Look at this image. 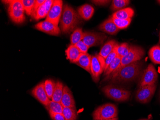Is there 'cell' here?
I'll return each instance as SVG.
<instances>
[{
    "mask_svg": "<svg viewBox=\"0 0 160 120\" xmlns=\"http://www.w3.org/2000/svg\"><path fill=\"white\" fill-rule=\"evenodd\" d=\"M45 1L46 0H36L32 13H34L38 9L41 5H42L43 3H44Z\"/></svg>",
    "mask_w": 160,
    "mask_h": 120,
    "instance_id": "obj_37",
    "label": "cell"
},
{
    "mask_svg": "<svg viewBox=\"0 0 160 120\" xmlns=\"http://www.w3.org/2000/svg\"><path fill=\"white\" fill-rule=\"evenodd\" d=\"M99 29L103 32L112 35L117 34L119 30V29L113 22L111 17L100 25Z\"/></svg>",
    "mask_w": 160,
    "mask_h": 120,
    "instance_id": "obj_15",
    "label": "cell"
},
{
    "mask_svg": "<svg viewBox=\"0 0 160 120\" xmlns=\"http://www.w3.org/2000/svg\"><path fill=\"white\" fill-rule=\"evenodd\" d=\"M117 44V43L116 41L113 39L107 41L102 47L99 55L106 60L107 57L112 52Z\"/></svg>",
    "mask_w": 160,
    "mask_h": 120,
    "instance_id": "obj_21",
    "label": "cell"
},
{
    "mask_svg": "<svg viewBox=\"0 0 160 120\" xmlns=\"http://www.w3.org/2000/svg\"><path fill=\"white\" fill-rule=\"evenodd\" d=\"M105 59L98 54L92 56L91 64V75L95 82L99 80L101 75L104 72Z\"/></svg>",
    "mask_w": 160,
    "mask_h": 120,
    "instance_id": "obj_7",
    "label": "cell"
},
{
    "mask_svg": "<svg viewBox=\"0 0 160 120\" xmlns=\"http://www.w3.org/2000/svg\"><path fill=\"white\" fill-rule=\"evenodd\" d=\"M145 55L144 50L141 47L137 46H130V50L128 54L125 56L121 58L120 65L117 69L109 76L106 77L105 80H108L113 75L118 72L122 67L132 64L135 62H139Z\"/></svg>",
    "mask_w": 160,
    "mask_h": 120,
    "instance_id": "obj_3",
    "label": "cell"
},
{
    "mask_svg": "<svg viewBox=\"0 0 160 120\" xmlns=\"http://www.w3.org/2000/svg\"><path fill=\"white\" fill-rule=\"evenodd\" d=\"M64 86L62 82L57 81L56 83L55 88L53 94L52 101L61 103L63 93Z\"/></svg>",
    "mask_w": 160,
    "mask_h": 120,
    "instance_id": "obj_22",
    "label": "cell"
},
{
    "mask_svg": "<svg viewBox=\"0 0 160 120\" xmlns=\"http://www.w3.org/2000/svg\"><path fill=\"white\" fill-rule=\"evenodd\" d=\"M118 120V118L116 117V118H112V119H105V120Z\"/></svg>",
    "mask_w": 160,
    "mask_h": 120,
    "instance_id": "obj_38",
    "label": "cell"
},
{
    "mask_svg": "<svg viewBox=\"0 0 160 120\" xmlns=\"http://www.w3.org/2000/svg\"><path fill=\"white\" fill-rule=\"evenodd\" d=\"M94 12L93 7L91 5L85 4L80 6L78 9V13L81 18L84 20H89L91 18Z\"/></svg>",
    "mask_w": 160,
    "mask_h": 120,
    "instance_id": "obj_18",
    "label": "cell"
},
{
    "mask_svg": "<svg viewBox=\"0 0 160 120\" xmlns=\"http://www.w3.org/2000/svg\"><path fill=\"white\" fill-rule=\"evenodd\" d=\"M117 44H116L112 52L108 55V56L107 57V58L105 60V70H104V71L107 69L109 65H110V63L112 62L113 60L117 56V51H116V47H117Z\"/></svg>",
    "mask_w": 160,
    "mask_h": 120,
    "instance_id": "obj_33",
    "label": "cell"
},
{
    "mask_svg": "<svg viewBox=\"0 0 160 120\" xmlns=\"http://www.w3.org/2000/svg\"><path fill=\"white\" fill-rule=\"evenodd\" d=\"M45 107L48 112L62 113L63 107L60 102L50 101L49 104Z\"/></svg>",
    "mask_w": 160,
    "mask_h": 120,
    "instance_id": "obj_26",
    "label": "cell"
},
{
    "mask_svg": "<svg viewBox=\"0 0 160 120\" xmlns=\"http://www.w3.org/2000/svg\"><path fill=\"white\" fill-rule=\"evenodd\" d=\"M62 113L65 120H76L78 117L76 107H63Z\"/></svg>",
    "mask_w": 160,
    "mask_h": 120,
    "instance_id": "obj_25",
    "label": "cell"
},
{
    "mask_svg": "<svg viewBox=\"0 0 160 120\" xmlns=\"http://www.w3.org/2000/svg\"><path fill=\"white\" fill-rule=\"evenodd\" d=\"M159 38H160V39H159V42H160V35H159Z\"/></svg>",
    "mask_w": 160,
    "mask_h": 120,
    "instance_id": "obj_41",
    "label": "cell"
},
{
    "mask_svg": "<svg viewBox=\"0 0 160 120\" xmlns=\"http://www.w3.org/2000/svg\"><path fill=\"white\" fill-rule=\"evenodd\" d=\"M107 36L104 33L97 32H85L82 41L89 48L97 46L103 44Z\"/></svg>",
    "mask_w": 160,
    "mask_h": 120,
    "instance_id": "obj_10",
    "label": "cell"
},
{
    "mask_svg": "<svg viewBox=\"0 0 160 120\" xmlns=\"http://www.w3.org/2000/svg\"><path fill=\"white\" fill-rule=\"evenodd\" d=\"M61 103L63 107H76L73 95L70 88L66 86H64L63 93Z\"/></svg>",
    "mask_w": 160,
    "mask_h": 120,
    "instance_id": "obj_16",
    "label": "cell"
},
{
    "mask_svg": "<svg viewBox=\"0 0 160 120\" xmlns=\"http://www.w3.org/2000/svg\"><path fill=\"white\" fill-rule=\"evenodd\" d=\"M149 120L148 119H141V120Z\"/></svg>",
    "mask_w": 160,
    "mask_h": 120,
    "instance_id": "obj_39",
    "label": "cell"
},
{
    "mask_svg": "<svg viewBox=\"0 0 160 120\" xmlns=\"http://www.w3.org/2000/svg\"><path fill=\"white\" fill-rule=\"evenodd\" d=\"M130 46L127 43H122L120 44H117L116 47V51L117 55L122 58L126 56L130 50Z\"/></svg>",
    "mask_w": 160,
    "mask_h": 120,
    "instance_id": "obj_28",
    "label": "cell"
},
{
    "mask_svg": "<svg viewBox=\"0 0 160 120\" xmlns=\"http://www.w3.org/2000/svg\"><path fill=\"white\" fill-rule=\"evenodd\" d=\"M121 58L118 55L115 57V58L112 61L110 65H109L107 69L104 71V76L106 77L109 76L114 71L117 69L118 66L121 62Z\"/></svg>",
    "mask_w": 160,
    "mask_h": 120,
    "instance_id": "obj_24",
    "label": "cell"
},
{
    "mask_svg": "<svg viewBox=\"0 0 160 120\" xmlns=\"http://www.w3.org/2000/svg\"><path fill=\"white\" fill-rule=\"evenodd\" d=\"M78 13L71 6L65 4L63 6L61 18V30L62 33L68 34L76 29L81 22Z\"/></svg>",
    "mask_w": 160,
    "mask_h": 120,
    "instance_id": "obj_2",
    "label": "cell"
},
{
    "mask_svg": "<svg viewBox=\"0 0 160 120\" xmlns=\"http://www.w3.org/2000/svg\"><path fill=\"white\" fill-rule=\"evenodd\" d=\"M130 1L128 0H113L112 1L110 9L112 11H118L125 8L130 3Z\"/></svg>",
    "mask_w": 160,
    "mask_h": 120,
    "instance_id": "obj_29",
    "label": "cell"
},
{
    "mask_svg": "<svg viewBox=\"0 0 160 120\" xmlns=\"http://www.w3.org/2000/svg\"><path fill=\"white\" fill-rule=\"evenodd\" d=\"M67 59L69 60L71 63L75 64V62L78 60L81 53L80 50L76 47L75 45L71 44L68 47L67 49L65 51Z\"/></svg>",
    "mask_w": 160,
    "mask_h": 120,
    "instance_id": "obj_19",
    "label": "cell"
},
{
    "mask_svg": "<svg viewBox=\"0 0 160 120\" xmlns=\"http://www.w3.org/2000/svg\"><path fill=\"white\" fill-rule=\"evenodd\" d=\"M92 56L88 54H81L78 60L75 63L81 68L91 74V64Z\"/></svg>",
    "mask_w": 160,
    "mask_h": 120,
    "instance_id": "obj_17",
    "label": "cell"
},
{
    "mask_svg": "<svg viewBox=\"0 0 160 120\" xmlns=\"http://www.w3.org/2000/svg\"><path fill=\"white\" fill-rule=\"evenodd\" d=\"M142 64L137 62L123 67L115 75L109 78L113 83L130 82L138 78L142 73Z\"/></svg>",
    "mask_w": 160,
    "mask_h": 120,
    "instance_id": "obj_1",
    "label": "cell"
},
{
    "mask_svg": "<svg viewBox=\"0 0 160 120\" xmlns=\"http://www.w3.org/2000/svg\"><path fill=\"white\" fill-rule=\"evenodd\" d=\"M36 0H21L24 6L25 12L28 16H31L33 13Z\"/></svg>",
    "mask_w": 160,
    "mask_h": 120,
    "instance_id": "obj_31",
    "label": "cell"
},
{
    "mask_svg": "<svg viewBox=\"0 0 160 120\" xmlns=\"http://www.w3.org/2000/svg\"><path fill=\"white\" fill-rule=\"evenodd\" d=\"M63 9V1L62 0H54L46 20L58 26L62 17Z\"/></svg>",
    "mask_w": 160,
    "mask_h": 120,
    "instance_id": "obj_11",
    "label": "cell"
},
{
    "mask_svg": "<svg viewBox=\"0 0 160 120\" xmlns=\"http://www.w3.org/2000/svg\"><path fill=\"white\" fill-rule=\"evenodd\" d=\"M92 2L98 6H105L108 5L110 3V1H107V0H95V1H92Z\"/></svg>",
    "mask_w": 160,
    "mask_h": 120,
    "instance_id": "obj_36",
    "label": "cell"
},
{
    "mask_svg": "<svg viewBox=\"0 0 160 120\" xmlns=\"http://www.w3.org/2000/svg\"><path fill=\"white\" fill-rule=\"evenodd\" d=\"M50 117L53 120H65L63 113L49 112Z\"/></svg>",
    "mask_w": 160,
    "mask_h": 120,
    "instance_id": "obj_35",
    "label": "cell"
},
{
    "mask_svg": "<svg viewBox=\"0 0 160 120\" xmlns=\"http://www.w3.org/2000/svg\"><path fill=\"white\" fill-rule=\"evenodd\" d=\"M84 36V32L82 31L81 28H77L74 30L72 34L71 35L70 39L72 45H75L79 41L83 39Z\"/></svg>",
    "mask_w": 160,
    "mask_h": 120,
    "instance_id": "obj_27",
    "label": "cell"
},
{
    "mask_svg": "<svg viewBox=\"0 0 160 120\" xmlns=\"http://www.w3.org/2000/svg\"><path fill=\"white\" fill-rule=\"evenodd\" d=\"M156 84L151 86H140L136 94V99L141 103L150 102L156 91Z\"/></svg>",
    "mask_w": 160,
    "mask_h": 120,
    "instance_id": "obj_9",
    "label": "cell"
},
{
    "mask_svg": "<svg viewBox=\"0 0 160 120\" xmlns=\"http://www.w3.org/2000/svg\"><path fill=\"white\" fill-rule=\"evenodd\" d=\"M31 94L45 106H47L50 102L45 89L44 82H41L36 86L31 91Z\"/></svg>",
    "mask_w": 160,
    "mask_h": 120,
    "instance_id": "obj_13",
    "label": "cell"
},
{
    "mask_svg": "<svg viewBox=\"0 0 160 120\" xmlns=\"http://www.w3.org/2000/svg\"><path fill=\"white\" fill-rule=\"evenodd\" d=\"M150 59L154 64L160 65V46H154L150 49L149 51Z\"/></svg>",
    "mask_w": 160,
    "mask_h": 120,
    "instance_id": "obj_23",
    "label": "cell"
},
{
    "mask_svg": "<svg viewBox=\"0 0 160 120\" xmlns=\"http://www.w3.org/2000/svg\"><path fill=\"white\" fill-rule=\"evenodd\" d=\"M158 79V74L155 67L152 64H150L143 71L140 82L139 87L144 86H151L156 84Z\"/></svg>",
    "mask_w": 160,
    "mask_h": 120,
    "instance_id": "obj_8",
    "label": "cell"
},
{
    "mask_svg": "<svg viewBox=\"0 0 160 120\" xmlns=\"http://www.w3.org/2000/svg\"><path fill=\"white\" fill-rule=\"evenodd\" d=\"M134 14L133 9L127 7L123 9L117 11L112 14L111 17L115 18L120 19H132Z\"/></svg>",
    "mask_w": 160,
    "mask_h": 120,
    "instance_id": "obj_20",
    "label": "cell"
},
{
    "mask_svg": "<svg viewBox=\"0 0 160 120\" xmlns=\"http://www.w3.org/2000/svg\"><path fill=\"white\" fill-rule=\"evenodd\" d=\"M157 2H158V3H159V4H160V1H157Z\"/></svg>",
    "mask_w": 160,
    "mask_h": 120,
    "instance_id": "obj_40",
    "label": "cell"
},
{
    "mask_svg": "<svg viewBox=\"0 0 160 120\" xmlns=\"http://www.w3.org/2000/svg\"><path fill=\"white\" fill-rule=\"evenodd\" d=\"M118 110L115 104L106 103L98 107L92 113L93 120H105L118 117Z\"/></svg>",
    "mask_w": 160,
    "mask_h": 120,
    "instance_id": "obj_6",
    "label": "cell"
},
{
    "mask_svg": "<svg viewBox=\"0 0 160 120\" xmlns=\"http://www.w3.org/2000/svg\"><path fill=\"white\" fill-rule=\"evenodd\" d=\"M54 0H46L45 2L38 9L35 13H32L31 17L36 20H39L46 18L48 16Z\"/></svg>",
    "mask_w": 160,
    "mask_h": 120,
    "instance_id": "obj_14",
    "label": "cell"
},
{
    "mask_svg": "<svg viewBox=\"0 0 160 120\" xmlns=\"http://www.w3.org/2000/svg\"><path fill=\"white\" fill-rule=\"evenodd\" d=\"M102 91L107 97L118 102L128 101L131 94L130 92L127 89L112 85L104 86L102 88Z\"/></svg>",
    "mask_w": 160,
    "mask_h": 120,
    "instance_id": "obj_5",
    "label": "cell"
},
{
    "mask_svg": "<svg viewBox=\"0 0 160 120\" xmlns=\"http://www.w3.org/2000/svg\"><path fill=\"white\" fill-rule=\"evenodd\" d=\"M112 19L114 24L119 29H126L130 25L132 22V19H120L115 18H112Z\"/></svg>",
    "mask_w": 160,
    "mask_h": 120,
    "instance_id": "obj_32",
    "label": "cell"
},
{
    "mask_svg": "<svg viewBox=\"0 0 160 120\" xmlns=\"http://www.w3.org/2000/svg\"><path fill=\"white\" fill-rule=\"evenodd\" d=\"M2 2L8 4V12L12 22L16 24H21L25 21V10L20 0L3 1Z\"/></svg>",
    "mask_w": 160,
    "mask_h": 120,
    "instance_id": "obj_4",
    "label": "cell"
},
{
    "mask_svg": "<svg viewBox=\"0 0 160 120\" xmlns=\"http://www.w3.org/2000/svg\"><path fill=\"white\" fill-rule=\"evenodd\" d=\"M35 28L39 31L52 36H59L61 33V29L58 26L46 20L36 24Z\"/></svg>",
    "mask_w": 160,
    "mask_h": 120,
    "instance_id": "obj_12",
    "label": "cell"
},
{
    "mask_svg": "<svg viewBox=\"0 0 160 120\" xmlns=\"http://www.w3.org/2000/svg\"><path fill=\"white\" fill-rule=\"evenodd\" d=\"M76 47L78 49L81 54H87L89 48L86 45V44L83 42L82 40L79 41V42L75 44Z\"/></svg>",
    "mask_w": 160,
    "mask_h": 120,
    "instance_id": "obj_34",
    "label": "cell"
},
{
    "mask_svg": "<svg viewBox=\"0 0 160 120\" xmlns=\"http://www.w3.org/2000/svg\"><path fill=\"white\" fill-rule=\"evenodd\" d=\"M55 86V82L52 79H47L44 82L45 89L49 100L52 99Z\"/></svg>",
    "mask_w": 160,
    "mask_h": 120,
    "instance_id": "obj_30",
    "label": "cell"
}]
</instances>
